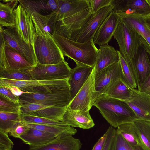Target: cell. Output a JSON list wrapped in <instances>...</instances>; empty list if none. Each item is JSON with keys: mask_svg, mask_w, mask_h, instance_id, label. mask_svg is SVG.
<instances>
[{"mask_svg": "<svg viewBox=\"0 0 150 150\" xmlns=\"http://www.w3.org/2000/svg\"><path fill=\"white\" fill-rule=\"evenodd\" d=\"M53 38L64 56L72 59L76 65L94 67L98 49L93 39L83 43L79 42L57 33Z\"/></svg>", "mask_w": 150, "mask_h": 150, "instance_id": "6da1fadb", "label": "cell"}, {"mask_svg": "<svg viewBox=\"0 0 150 150\" xmlns=\"http://www.w3.org/2000/svg\"><path fill=\"white\" fill-rule=\"evenodd\" d=\"M93 106L98 109L108 123L115 128L137 120L132 110L126 103L105 94L100 95Z\"/></svg>", "mask_w": 150, "mask_h": 150, "instance_id": "7a4b0ae2", "label": "cell"}, {"mask_svg": "<svg viewBox=\"0 0 150 150\" xmlns=\"http://www.w3.org/2000/svg\"><path fill=\"white\" fill-rule=\"evenodd\" d=\"M69 79L50 80H17L0 78V86H16L22 91L33 93L50 94L70 91Z\"/></svg>", "mask_w": 150, "mask_h": 150, "instance_id": "3957f363", "label": "cell"}, {"mask_svg": "<svg viewBox=\"0 0 150 150\" xmlns=\"http://www.w3.org/2000/svg\"><path fill=\"white\" fill-rule=\"evenodd\" d=\"M96 72L95 68L94 66L87 80L71 101L67 108L83 112L89 111L100 95L96 91L95 88Z\"/></svg>", "mask_w": 150, "mask_h": 150, "instance_id": "277c9868", "label": "cell"}, {"mask_svg": "<svg viewBox=\"0 0 150 150\" xmlns=\"http://www.w3.org/2000/svg\"><path fill=\"white\" fill-rule=\"evenodd\" d=\"M34 46L38 62L40 64H55L65 60L53 38L36 35Z\"/></svg>", "mask_w": 150, "mask_h": 150, "instance_id": "5b68a950", "label": "cell"}, {"mask_svg": "<svg viewBox=\"0 0 150 150\" xmlns=\"http://www.w3.org/2000/svg\"><path fill=\"white\" fill-rule=\"evenodd\" d=\"M113 36L118 43L121 54L125 58L132 59L141 43L142 37L121 21Z\"/></svg>", "mask_w": 150, "mask_h": 150, "instance_id": "8992f818", "label": "cell"}, {"mask_svg": "<svg viewBox=\"0 0 150 150\" xmlns=\"http://www.w3.org/2000/svg\"><path fill=\"white\" fill-rule=\"evenodd\" d=\"M92 14L90 7L73 16L58 21L56 33L74 40Z\"/></svg>", "mask_w": 150, "mask_h": 150, "instance_id": "52a82bcc", "label": "cell"}, {"mask_svg": "<svg viewBox=\"0 0 150 150\" xmlns=\"http://www.w3.org/2000/svg\"><path fill=\"white\" fill-rule=\"evenodd\" d=\"M71 69L65 60L52 65L38 63L34 66L25 70L33 80H50L68 79Z\"/></svg>", "mask_w": 150, "mask_h": 150, "instance_id": "ba28073f", "label": "cell"}, {"mask_svg": "<svg viewBox=\"0 0 150 150\" xmlns=\"http://www.w3.org/2000/svg\"><path fill=\"white\" fill-rule=\"evenodd\" d=\"M33 66L21 53L5 45L0 36V69L9 71H25Z\"/></svg>", "mask_w": 150, "mask_h": 150, "instance_id": "9c48e42d", "label": "cell"}, {"mask_svg": "<svg viewBox=\"0 0 150 150\" xmlns=\"http://www.w3.org/2000/svg\"><path fill=\"white\" fill-rule=\"evenodd\" d=\"M21 105L32 103L48 106L67 107L71 101L70 91L50 94L33 93L26 92L19 96Z\"/></svg>", "mask_w": 150, "mask_h": 150, "instance_id": "30bf717a", "label": "cell"}, {"mask_svg": "<svg viewBox=\"0 0 150 150\" xmlns=\"http://www.w3.org/2000/svg\"><path fill=\"white\" fill-rule=\"evenodd\" d=\"M0 36L5 45L15 49L22 54L33 66L38 63L33 45L26 42L17 33L14 28H4L0 26Z\"/></svg>", "mask_w": 150, "mask_h": 150, "instance_id": "8fae6325", "label": "cell"}, {"mask_svg": "<svg viewBox=\"0 0 150 150\" xmlns=\"http://www.w3.org/2000/svg\"><path fill=\"white\" fill-rule=\"evenodd\" d=\"M14 12L15 30L24 41L34 46L35 30L29 15L20 4L14 9Z\"/></svg>", "mask_w": 150, "mask_h": 150, "instance_id": "7c38bea8", "label": "cell"}, {"mask_svg": "<svg viewBox=\"0 0 150 150\" xmlns=\"http://www.w3.org/2000/svg\"><path fill=\"white\" fill-rule=\"evenodd\" d=\"M131 60L135 71L139 88L150 73V47L142 37L141 43Z\"/></svg>", "mask_w": 150, "mask_h": 150, "instance_id": "4fadbf2b", "label": "cell"}, {"mask_svg": "<svg viewBox=\"0 0 150 150\" xmlns=\"http://www.w3.org/2000/svg\"><path fill=\"white\" fill-rule=\"evenodd\" d=\"M25 10L33 21L36 35H40L45 38H53L57 33V11L43 15L35 11Z\"/></svg>", "mask_w": 150, "mask_h": 150, "instance_id": "5bb4252c", "label": "cell"}, {"mask_svg": "<svg viewBox=\"0 0 150 150\" xmlns=\"http://www.w3.org/2000/svg\"><path fill=\"white\" fill-rule=\"evenodd\" d=\"M67 107H59L29 103L21 105L20 113L62 122Z\"/></svg>", "mask_w": 150, "mask_h": 150, "instance_id": "9a60e30c", "label": "cell"}, {"mask_svg": "<svg viewBox=\"0 0 150 150\" xmlns=\"http://www.w3.org/2000/svg\"><path fill=\"white\" fill-rule=\"evenodd\" d=\"M122 78L121 67L119 61L96 72L95 86L96 91L102 94L111 84Z\"/></svg>", "mask_w": 150, "mask_h": 150, "instance_id": "2e32d148", "label": "cell"}, {"mask_svg": "<svg viewBox=\"0 0 150 150\" xmlns=\"http://www.w3.org/2000/svg\"><path fill=\"white\" fill-rule=\"evenodd\" d=\"M113 10V7L109 6L93 14L91 18L74 41L83 43L93 39L100 25Z\"/></svg>", "mask_w": 150, "mask_h": 150, "instance_id": "e0dca14e", "label": "cell"}, {"mask_svg": "<svg viewBox=\"0 0 150 150\" xmlns=\"http://www.w3.org/2000/svg\"><path fill=\"white\" fill-rule=\"evenodd\" d=\"M130 100L125 102L132 110L137 120L150 122V95L133 88Z\"/></svg>", "mask_w": 150, "mask_h": 150, "instance_id": "ac0fdd59", "label": "cell"}, {"mask_svg": "<svg viewBox=\"0 0 150 150\" xmlns=\"http://www.w3.org/2000/svg\"><path fill=\"white\" fill-rule=\"evenodd\" d=\"M120 21V17L113 10L96 33L93 38L94 43L100 46L108 44Z\"/></svg>", "mask_w": 150, "mask_h": 150, "instance_id": "d6986e66", "label": "cell"}, {"mask_svg": "<svg viewBox=\"0 0 150 150\" xmlns=\"http://www.w3.org/2000/svg\"><path fill=\"white\" fill-rule=\"evenodd\" d=\"M111 6L115 11L133 13L145 18L150 17V6L146 0H112Z\"/></svg>", "mask_w": 150, "mask_h": 150, "instance_id": "ffe728a7", "label": "cell"}, {"mask_svg": "<svg viewBox=\"0 0 150 150\" xmlns=\"http://www.w3.org/2000/svg\"><path fill=\"white\" fill-rule=\"evenodd\" d=\"M82 145L79 139L67 135L56 137L43 144L30 146L29 150H80Z\"/></svg>", "mask_w": 150, "mask_h": 150, "instance_id": "44dd1931", "label": "cell"}, {"mask_svg": "<svg viewBox=\"0 0 150 150\" xmlns=\"http://www.w3.org/2000/svg\"><path fill=\"white\" fill-rule=\"evenodd\" d=\"M66 125L88 129L95 125L89 111L83 112L67 108L62 121Z\"/></svg>", "mask_w": 150, "mask_h": 150, "instance_id": "7402d4cb", "label": "cell"}, {"mask_svg": "<svg viewBox=\"0 0 150 150\" xmlns=\"http://www.w3.org/2000/svg\"><path fill=\"white\" fill-rule=\"evenodd\" d=\"M93 68L87 66L77 65L71 69L68 80L71 101L87 80L91 73Z\"/></svg>", "mask_w": 150, "mask_h": 150, "instance_id": "603a6c76", "label": "cell"}, {"mask_svg": "<svg viewBox=\"0 0 150 150\" xmlns=\"http://www.w3.org/2000/svg\"><path fill=\"white\" fill-rule=\"evenodd\" d=\"M118 51L108 44L100 46L98 49L95 67L96 72L118 62Z\"/></svg>", "mask_w": 150, "mask_h": 150, "instance_id": "cb8c5ba5", "label": "cell"}, {"mask_svg": "<svg viewBox=\"0 0 150 150\" xmlns=\"http://www.w3.org/2000/svg\"><path fill=\"white\" fill-rule=\"evenodd\" d=\"M115 12L120 17L121 22L138 33L145 40L150 34V30L146 24L145 18L133 13L120 11Z\"/></svg>", "mask_w": 150, "mask_h": 150, "instance_id": "d4e9b609", "label": "cell"}, {"mask_svg": "<svg viewBox=\"0 0 150 150\" xmlns=\"http://www.w3.org/2000/svg\"><path fill=\"white\" fill-rule=\"evenodd\" d=\"M90 7L88 0H60L57 12V21Z\"/></svg>", "mask_w": 150, "mask_h": 150, "instance_id": "484cf974", "label": "cell"}, {"mask_svg": "<svg viewBox=\"0 0 150 150\" xmlns=\"http://www.w3.org/2000/svg\"><path fill=\"white\" fill-rule=\"evenodd\" d=\"M133 93V88L122 78H120L110 85L103 94L115 99L127 102L130 100Z\"/></svg>", "mask_w": 150, "mask_h": 150, "instance_id": "4316f807", "label": "cell"}, {"mask_svg": "<svg viewBox=\"0 0 150 150\" xmlns=\"http://www.w3.org/2000/svg\"><path fill=\"white\" fill-rule=\"evenodd\" d=\"M0 2V26L14 28L15 27L14 9L18 0H4Z\"/></svg>", "mask_w": 150, "mask_h": 150, "instance_id": "83f0119b", "label": "cell"}, {"mask_svg": "<svg viewBox=\"0 0 150 150\" xmlns=\"http://www.w3.org/2000/svg\"><path fill=\"white\" fill-rule=\"evenodd\" d=\"M30 129L20 138L25 144L36 146L47 143L57 137L55 135L33 128Z\"/></svg>", "mask_w": 150, "mask_h": 150, "instance_id": "f1b7e54d", "label": "cell"}, {"mask_svg": "<svg viewBox=\"0 0 150 150\" xmlns=\"http://www.w3.org/2000/svg\"><path fill=\"white\" fill-rule=\"evenodd\" d=\"M22 123L29 128L53 134L57 137L67 135L73 136L77 132V130L74 127L66 125H57Z\"/></svg>", "mask_w": 150, "mask_h": 150, "instance_id": "f546056e", "label": "cell"}, {"mask_svg": "<svg viewBox=\"0 0 150 150\" xmlns=\"http://www.w3.org/2000/svg\"><path fill=\"white\" fill-rule=\"evenodd\" d=\"M119 62L123 80L133 89L137 87V82L134 69L131 59L123 57L118 51Z\"/></svg>", "mask_w": 150, "mask_h": 150, "instance_id": "4dcf8cb0", "label": "cell"}, {"mask_svg": "<svg viewBox=\"0 0 150 150\" xmlns=\"http://www.w3.org/2000/svg\"><path fill=\"white\" fill-rule=\"evenodd\" d=\"M133 123L141 146L144 150H150V122L137 120Z\"/></svg>", "mask_w": 150, "mask_h": 150, "instance_id": "1f68e13d", "label": "cell"}, {"mask_svg": "<svg viewBox=\"0 0 150 150\" xmlns=\"http://www.w3.org/2000/svg\"><path fill=\"white\" fill-rule=\"evenodd\" d=\"M133 122L120 125L116 129V132L120 134L131 145L141 146L139 138L135 129Z\"/></svg>", "mask_w": 150, "mask_h": 150, "instance_id": "d6a6232c", "label": "cell"}, {"mask_svg": "<svg viewBox=\"0 0 150 150\" xmlns=\"http://www.w3.org/2000/svg\"><path fill=\"white\" fill-rule=\"evenodd\" d=\"M21 120L20 112L0 111V130L8 134L11 129Z\"/></svg>", "mask_w": 150, "mask_h": 150, "instance_id": "836d02e7", "label": "cell"}, {"mask_svg": "<svg viewBox=\"0 0 150 150\" xmlns=\"http://www.w3.org/2000/svg\"><path fill=\"white\" fill-rule=\"evenodd\" d=\"M21 121L22 123L60 125H65L62 122L47 118L21 113Z\"/></svg>", "mask_w": 150, "mask_h": 150, "instance_id": "e575fe53", "label": "cell"}, {"mask_svg": "<svg viewBox=\"0 0 150 150\" xmlns=\"http://www.w3.org/2000/svg\"><path fill=\"white\" fill-rule=\"evenodd\" d=\"M110 150H144L141 146L131 145L120 134L116 132Z\"/></svg>", "mask_w": 150, "mask_h": 150, "instance_id": "d590c367", "label": "cell"}, {"mask_svg": "<svg viewBox=\"0 0 150 150\" xmlns=\"http://www.w3.org/2000/svg\"><path fill=\"white\" fill-rule=\"evenodd\" d=\"M0 78L17 80H33L25 71H9L0 69Z\"/></svg>", "mask_w": 150, "mask_h": 150, "instance_id": "8d00e7d4", "label": "cell"}, {"mask_svg": "<svg viewBox=\"0 0 150 150\" xmlns=\"http://www.w3.org/2000/svg\"><path fill=\"white\" fill-rule=\"evenodd\" d=\"M21 105L6 98L0 94V111L5 112H20Z\"/></svg>", "mask_w": 150, "mask_h": 150, "instance_id": "74e56055", "label": "cell"}, {"mask_svg": "<svg viewBox=\"0 0 150 150\" xmlns=\"http://www.w3.org/2000/svg\"><path fill=\"white\" fill-rule=\"evenodd\" d=\"M30 129L29 127L22 123L20 121L14 125L8 133L10 136L19 139L21 136L26 133Z\"/></svg>", "mask_w": 150, "mask_h": 150, "instance_id": "f35d334b", "label": "cell"}, {"mask_svg": "<svg viewBox=\"0 0 150 150\" xmlns=\"http://www.w3.org/2000/svg\"><path fill=\"white\" fill-rule=\"evenodd\" d=\"M92 12L94 14L101 9L111 6L112 0H88Z\"/></svg>", "mask_w": 150, "mask_h": 150, "instance_id": "ab89813d", "label": "cell"}, {"mask_svg": "<svg viewBox=\"0 0 150 150\" xmlns=\"http://www.w3.org/2000/svg\"><path fill=\"white\" fill-rule=\"evenodd\" d=\"M14 145L9 137L8 133L0 130V150H12Z\"/></svg>", "mask_w": 150, "mask_h": 150, "instance_id": "60d3db41", "label": "cell"}, {"mask_svg": "<svg viewBox=\"0 0 150 150\" xmlns=\"http://www.w3.org/2000/svg\"><path fill=\"white\" fill-rule=\"evenodd\" d=\"M105 132L106 138L102 150H110L116 134V129L110 126Z\"/></svg>", "mask_w": 150, "mask_h": 150, "instance_id": "b9f144b4", "label": "cell"}, {"mask_svg": "<svg viewBox=\"0 0 150 150\" xmlns=\"http://www.w3.org/2000/svg\"><path fill=\"white\" fill-rule=\"evenodd\" d=\"M0 94L13 102L19 103V96L13 94L8 88L0 86Z\"/></svg>", "mask_w": 150, "mask_h": 150, "instance_id": "7bdbcfd3", "label": "cell"}, {"mask_svg": "<svg viewBox=\"0 0 150 150\" xmlns=\"http://www.w3.org/2000/svg\"><path fill=\"white\" fill-rule=\"evenodd\" d=\"M105 132L96 143L91 150H102L106 138Z\"/></svg>", "mask_w": 150, "mask_h": 150, "instance_id": "ee69618b", "label": "cell"}, {"mask_svg": "<svg viewBox=\"0 0 150 150\" xmlns=\"http://www.w3.org/2000/svg\"><path fill=\"white\" fill-rule=\"evenodd\" d=\"M7 88L10 90L13 94L17 96H19L23 93L26 92L22 91L16 86H11Z\"/></svg>", "mask_w": 150, "mask_h": 150, "instance_id": "f6af8a7d", "label": "cell"}, {"mask_svg": "<svg viewBox=\"0 0 150 150\" xmlns=\"http://www.w3.org/2000/svg\"><path fill=\"white\" fill-rule=\"evenodd\" d=\"M150 86V73L147 77L141 86L138 88V90L142 91L144 89Z\"/></svg>", "mask_w": 150, "mask_h": 150, "instance_id": "bcb514c9", "label": "cell"}, {"mask_svg": "<svg viewBox=\"0 0 150 150\" xmlns=\"http://www.w3.org/2000/svg\"><path fill=\"white\" fill-rule=\"evenodd\" d=\"M146 24L150 30V17L145 18Z\"/></svg>", "mask_w": 150, "mask_h": 150, "instance_id": "7dc6e473", "label": "cell"}, {"mask_svg": "<svg viewBox=\"0 0 150 150\" xmlns=\"http://www.w3.org/2000/svg\"><path fill=\"white\" fill-rule=\"evenodd\" d=\"M150 95V86L141 91Z\"/></svg>", "mask_w": 150, "mask_h": 150, "instance_id": "c3c4849f", "label": "cell"}, {"mask_svg": "<svg viewBox=\"0 0 150 150\" xmlns=\"http://www.w3.org/2000/svg\"><path fill=\"white\" fill-rule=\"evenodd\" d=\"M145 40L150 47V34L146 37L145 39Z\"/></svg>", "mask_w": 150, "mask_h": 150, "instance_id": "681fc988", "label": "cell"}, {"mask_svg": "<svg viewBox=\"0 0 150 150\" xmlns=\"http://www.w3.org/2000/svg\"><path fill=\"white\" fill-rule=\"evenodd\" d=\"M146 1L150 6V0H146Z\"/></svg>", "mask_w": 150, "mask_h": 150, "instance_id": "f907efd6", "label": "cell"}, {"mask_svg": "<svg viewBox=\"0 0 150 150\" xmlns=\"http://www.w3.org/2000/svg\"><path fill=\"white\" fill-rule=\"evenodd\" d=\"M8 150L7 149H4V150Z\"/></svg>", "mask_w": 150, "mask_h": 150, "instance_id": "816d5d0a", "label": "cell"}, {"mask_svg": "<svg viewBox=\"0 0 150 150\" xmlns=\"http://www.w3.org/2000/svg\"></svg>", "mask_w": 150, "mask_h": 150, "instance_id": "f5cc1de1", "label": "cell"}]
</instances>
